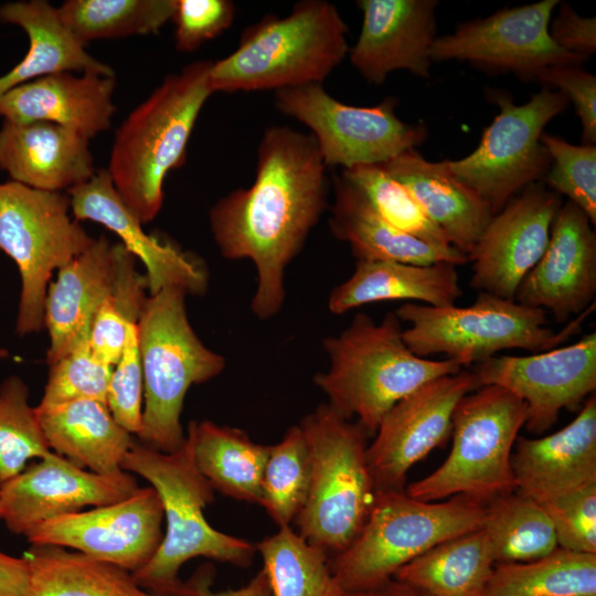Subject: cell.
Masks as SVG:
<instances>
[{"instance_id":"obj_1","label":"cell","mask_w":596,"mask_h":596,"mask_svg":"<svg viewBox=\"0 0 596 596\" xmlns=\"http://www.w3.org/2000/svg\"><path fill=\"white\" fill-rule=\"evenodd\" d=\"M327 166L312 135L287 126L266 128L256 175L210 210L214 242L226 259H248L257 272L251 308L267 320L286 298L285 272L329 207Z\"/></svg>"},{"instance_id":"obj_2","label":"cell","mask_w":596,"mask_h":596,"mask_svg":"<svg viewBox=\"0 0 596 596\" xmlns=\"http://www.w3.org/2000/svg\"><path fill=\"white\" fill-rule=\"evenodd\" d=\"M212 63L194 62L168 75L115 132L106 170L124 204L142 224L155 220L162 207L167 174L185 162L196 119L213 94Z\"/></svg>"},{"instance_id":"obj_3","label":"cell","mask_w":596,"mask_h":596,"mask_svg":"<svg viewBox=\"0 0 596 596\" xmlns=\"http://www.w3.org/2000/svg\"><path fill=\"white\" fill-rule=\"evenodd\" d=\"M395 312L376 323L356 313L338 336L323 340L330 365L313 376L328 404L348 419L356 418L374 435L385 414L401 400L437 377L465 368L451 359L433 360L415 355L403 340Z\"/></svg>"},{"instance_id":"obj_4","label":"cell","mask_w":596,"mask_h":596,"mask_svg":"<svg viewBox=\"0 0 596 596\" xmlns=\"http://www.w3.org/2000/svg\"><path fill=\"white\" fill-rule=\"evenodd\" d=\"M121 469L151 485L160 497L166 520V532L156 554L147 565L132 573L142 588L172 596L182 584L180 568L194 557L238 567L252 564L255 545L217 531L205 519L203 511L214 501V489L200 472L187 435L183 445L172 453L134 443Z\"/></svg>"},{"instance_id":"obj_5","label":"cell","mask_w":596,"mask_h":596,"mask_svg":"<svg viewBox=\"0 0 596 596\" xmlns=\"http://www.w3.org/2000/svg\"><path fill=\"white\" fill-rule=\"evenodd\" d=\"M348 26L334 4L296 2L286 17L267 14L244 29L236 50L213 62V93L284 89L320 83L349 53Z\"/></svg>"},{"instance_id":"obj_6","label":"cell","mask_w":596,"mask_h":596,"mask_svg":"<svg viewBox=\"0 0 596 596\" xmlns=\"http://www.w3.org/2000/svg\"><path fill=\"white\" fill-rule=\"evenodd\" d=\"M187 295L178 287L149 295L136 324L145 398L138 437L162 453L178 450L185 440L181 413L188 390L217 376L226 364L190 324Z\"/></svg>"},{"instance_id":"obj_7","label":"cell","mask_w":596,"mask_h":596,"mask_svg":"<svg viewBox=\"0 0 596 596\" xmlns=\"http://www.w3.org/2000/svg\"><path fill=\"white\" fill-rule=\"evenodd\" d=\"M311 456L307 500L295 520L299 535L330 557L363 528L375 499L366 430L320 404L300 422Z\"/></svg>"},{"instance_id":"obj_8","label":"cell","mask_w":596,"mask_h":596,"mask_svg":"<svg viewBox=\"0 0 596 596\" xmlns=\"http://www.w3.org/2000/svg\"><path fill=\"white\" fill-rule=\"evenodd\" d=\"M595 304L561 330L547 326L546 311L480 291L468 306L433 307L406 302L395 310L406 347L417 356L444 354L464 366L478 363L502 350L534 353L560 347L581 330Z\"/></svg>"},{"instance_id":"obj_9","label":"cell","mask_w":596,"mask_h":596,"mask_svg":"<svg viewBox=\"0 0 596 596\" xmlns=\"http://www.w3.org/2000/svg\"><path fill=\"white\" fill-rule=\"evenodd\" d=\"M485 504L462 494L427 502L405 490L376 492L358 536L330 557L331 570L344 592L376 587L433 546L479 530Z\"/></svg>"},{"instance_id":"obj_10","label":"cell","mask_w":596,"mask_h":596,"mask_svg":"<svg viewBox=\"0 0 596 596\" xmlns=\"http://www.w3.org/2000/svg\"><path fill=\"white\" fill-rule=\"evenodd\" d=\"M526 421L523 401L497 385L465 395L453 414V446L446 460L412 482L406 493L434 502L462 494L482 503L515 491L513 446Z\"/></svg>"},{"instance_id":"obj_11","label":"cell","mask_w":596,"mask_h":596,"mask_svg":"<svg viewBox=\"0 0 596 596\" xmlns=\"http://www.w3.org/2000/svg\"><path fill=\"white\" fill-rule=\"evenodd\" d=\"M70 196L12 180L0 183V252L17 265L21 279L15 332L44 328L49 281L88 248L94 237L70 216Z\"/></svg>"},{"instance_id":"obj_12","label":"cell","mask_w":596,"mask_h":596,"mask_svg":"<svg viewBox=\"0 0 596 596\" xmlns=\"http://www.w3.org/2000/svg\"><path fill=\"white\" fill-rule=\"evenodd\" d=\"M499 113L477 148L459 160H445L449 172L477 193L493 214L518 192L542 181L551 158L541 141L545 126L568 106L560 91L544 87L522 104L493 94Z\"/></svg>"},{"instance_id":"obj_13","label":"cell","mask_w":596,"mask_h":596,"mask_svg":"<svg viewBox=\"0 0 596 596\" xmlns=\"http://www.w3.org/2000/svg\"><path fill=\"white\" fill-rule=\"evenodd\" d=\"M277 109L311 130L327 167L382 164L415 149L427 137L423 123L406 124L395 113L397 99L353 106L332 97L320 83L276 91Z\"/></svg>"},{"instance_id":"obj_14","label":"cell","mask_w":596,"mask_h":596,"mask_svg":"<svg viewBox=\"0 0 596 596\" xmlns=\"http://www.w3.org/2000/svg\"><path fill=\"white\" fill-rule=\"evenodd\" d=\"M558 0L501 9L483 19L458 25L437 36L430 47L432 62L466 61L491 72H512L532 79L551 66L579 64L586 60L557 46L549 33Z\"/></svg>"},{"instance_id":"obj_15","label":"cell","mask_w":596,"mask_h":596,"mask_svg":"<svg viewBox=\"0 0 596 596\" xmlns=\"http://www.w3.org/2000/svg\"><path fill=\"white\" fill-rule=\"evenodd\" d=\"M479 387L462 369L425 383L385 414L366 448L376 492L405 490L408 470L449 438L457 404Z\"/></svg>"},{"instance_id":"obj_16","label":"cell","mask_w":596,"mask_h":596,"mask_svg":"<svg viewBox=\"0 0 596 596\" xmlns=\"http://www.w3.org/2000/svg\"><path fill=\"white\" fill-rule=\"evenodd\" d=\"M471 372L480 387L497 385L523 401L526 429L543 433L563 408H575L595 394L596 332L531 355L491 356L475 363Z\"/></svg>"},{"instance_id":"obj_17","label":"cell","mask_w":596,"mask_h":596,"mask_svg":"<svg viewBox=\"0 0 596 596\" xmlns=\"http://www.w3.org/2000/svg\"><path fill=\"white\" fill-rule=\"evenodd\" d=\"M162 522V503L150 486L121 501L51 519L25 538L31 545L72 549L135 573L159 549Z\"/></svg>"},{"instance_id":"obj_18","label":"cell","mask_w":596,"mask_h":596,"mask_svg":"<svg viewBox=\"0 0 596 596\" xmlns=\"http://www.w3.org/2000/svg\"><path fill=\"white\" fill-rule=\"evenodd\" d=\"M562 204L560 195L542 183L531 184L511 198L491 217L468 255L471 287L515 300L522 280L547 247Z\"/></svg>"},{"instance_id":"obj_19","label":"cell","mask_w":596,"mask_h":596,"mask_svg":"<svg viewBox=\"0 0 596 596\" xmlns=\"http://www.w3.org/2000/svg\"><path fill=\"white\" fill-rule=\"evenodd\" d=\"M138 489L130 472L96 473L52 451L0 486V521L26 536L51 519L121 501Z\"/></svg>"},{"instance_id":"obj_20","label":"cell","mask_w":596,"mask_h":596,"mask_svg":"<svg viewBox=\"0 0 596 596\" xmlns=\"http://www.w3.org/2000/svg\"><path fill=\"white\" fill-rule=\"evenodd\" d=\"M574 203L561 205L547 247L515 295L520 304L549 310L558 322L595 304L596 234Z\"/></svg>"},{"instance_id":"obj_21","label":"cell","mask_w":596,"mask_h":596,"mask_svg":"<svg viewBox=\"0 0 596 596\" xmlns=\"http://www.w3.org/2000/svg\"><path fill=\"white\" fill-rule=\"evenodd\" d=\"M356 6L363 13L362 26L348 54L362 77L382 85L397 70L430 76L438 1L359 0Z\"/></svg>"},{"instance_id":"obj_22","label":"cell","mask_w":596,"mask_h":596,"mask_svg":"<svg viewBox=\"0 0 596 596\" xmlns=\"http://www.w3.org/2000/svg\"><path fill=\"white\" fill-rule=\"evenodd\" d=\"M76 221H92L114 232L120 243L146 268L148 291L178 287L188 295H202L209 277L203 264L173 244L147 234L142 223L119 198L106 169L97 170L86 182L66 191Z\"/></svg>"},{"instance_id":"obj_23","label":"cell","mask_w":596,"mask_h":596,"mask_svg":"<svg viewBox=\"0 0 596 596\" xmlns=\"http://www.w3.org/2000/svg\"><path fill=\"white\" fill-rule=\"evenodd\" d=\"M121 243L105 236L58 269L47 289L44 327L49 331L47 365L89 342V333L102 304L114 292L126 253Z\"/></svg>"},{"instance_id":"obj_24","label":"cell","mask_w":596,"mask_h":596,"mask_svg":"<svg viewBox=\"0 0 596 596\" xmlns=\"http://www.w3.org/2000/svg\"><path fill=\"white\" fill-rule=\"evenodd\" d=\"M512 470L519 493L543 503L596 482V396L560 430L541 437H518Z\"/></svg>"},{"instance_id":"obj_25","label":"cell","mask_w":596,"mask_h":596,"mask_svg":"<svg viewBox=\"0 0 596 596\" xmlns=\"http://www.w3.org/2000/svg\"><path fill=\"white\" fill-rule=\"evenodd\" d=\"M115 86V76L51 74L0 95V117L15 124L52 123L91 140L111 125Z\"/></svg>"},{"instance_id":"obj_26","label":"cell","mask_w":596,"mask_h":596,"mask_svg":"<svg viewBox=\"0 0 596 596\" xmlns=\"http://www.w3.org/2000/svg\"><path fill=\"white\" fill-rule=\"evenodd\" d=\"M0 169L26 187L67 191L95 173L89 140L66 127L45 121L0 127Z\"/></svg>"},{"instance_id":"obj_27","label":"cell","mask_w":596,"mask_h":596,"mask_svg":"<svg viewBox=\"0 0 596 596\" xmlns=\"http://www.w3.org/2000/svg\"><path fill=\"white\" fill-rule=\"evenodd\" d=\"M382 164L408 189L449 243L468 256L494 215L490 206L449 172L445 160L432 162L411 149Z\"/></svg>"},{"instance_id":"obj_28","label":"cell","mask_w":596,"mask_h":596,"mask_svg":"<svg viewBox=\"0 0 596 596\" xmlns=\"http://www.w3.org/2000/svg\"><path fill=\"white\" fill-rule=\"evenodd\" d=\"M0 22L22 29L29 39L24 57L0 76V95L51 74L73 72L115 76L113 68L91 55L46 0H20L0 6Z\"/></svg>"},{"instance_id":"obj_29","label":"cell","mask_w":596,"mask_h":596,"mask_svg":"<svg viewBox=\"0 0 596 596\" xmlns=\"http://www.w3.org/2000/svg\"><path fill=\"white\" fill-rule=\"evenodd\" d=\"M333 193L329 228L334 237L350 245L356 260L383 259L413 265L446 262L456 266L468 262V256L454 246H433L389 224L341 174L334 177Z\"/></svg>"},{"instance_id":"obj_30","label":"cell","mask_w":596,"mask_h":596,"mask_svg":"<svg viewBox=\"0 0 596 596\" xmlns=\"http://www.w3.org/2000/svg\"><path fill=\"white\" fill-rule=\"evenodd\" d=\"M457 266L440 262L413 265L395 260H356L354 272L328 299L333 315L385 300H417L433 307L453 306L462 296Z\"/></svg>"},{"instance_id":"obj_31","label":"cell","mask_w":596,"mask_h":596,"mask_svg":"<svg viewBox=\"0 0 596 596\" xmlns=\"http://www.w3.org/2000/svg\"><path fill=\"white\" fill-rule=\"evenodd\" d=\"M35 412L51 450L96 473L123 470L121 462L135 441L114 419L106 403L75 400L36 405Z\"/></svg>"},{"instance_id":"obj_32","label":"cell","mask_w":596,"mask_h":596,"mask_svg":"<svg viewBox=\"0 0 596 596\" xmlns=\"http://www.w3.org/2000/svg\"><path fill=\"white\" fill-rule=\"evenodd\" d=\"M194 461L214 490L238 501L259 504L269 446L246 432L211 421L190 422Z\"/></svg>"},{"instance_id":"obj_33","label":"cell","mask_w":596,"mask_h":596,"mask_svg":"<svg viewBox=\"0 0 596 596\" xmlns=\"http://www.w3.org/2000/svg\"><path fill=\"white\" fill-rule=\"evenodd\" d=\"M28 596H166L142 588L131 572L56 545H31Z\"/></svg>"},{"instance_id":"obj_34","label":"cell","mask_w":596,"mask_h":596,"mask_svg":"<svg viewBox=\"0 0 596 596\" xmlns=\"http://www.w3.org/2000/svg\"><path fill=\"white\" fill-rule=\"evenodd\" d=\"M494 565L487 536L479 529L433 546L393 577L427 596H482Z\"/></svg>"},{"instance_id":"obj_35","label":"cell","mask_w":596,"mask_h":596,"mask_svg":"<svg viewBox=\"0 0 596 596\" xmlns=\"http://www.w3.org/2000/svg\"><path fill=\"white\" fill-rule=\"evenodd\" d=\"M482 596H596V554L557 547L534 561L497 563Z\"/></svg>"},{"instance_id":"obj_36","label":"cell","mask_w":596,"mask_h":596,"mask_svg":"<svg viewBox=\"0 0 596 596\" xmlns=\"http://www.w3.org/2000/svg\"><path fill=\"white\" fill-rule=\"evenodd\" d=\"M480 529L496 564L534 561L558 547L544 508L518 491L488 501Z\"/></svg>"},{"instance_id":"obj_37","label":"cell","mask_w":596,"mask_h":596,"mask_svg":"<svg viewBox=\"0 0 596 596\" xmlns=\"http://www.w3.org/2000/svg\"><path fill=\"white\" fill-rule=\"evenodd\" d=\"M263 558L273 596H343L330 556L290 526L255 545Z\"/></svg>"},{"instance_id":"obj_38","label":"cell","mask_w":596,"mask_h":596,"mask_svg":"<svg viewBox=\"0 0 596 596\" xmlns=\"http://www.w3.org/2000/svg\"><path fill=\"white\" fill-rule=\"evenodd\" d=\"M175 0H67L58 12L77 39L89 41L158 33L172 19Z\"/></svg>"},{"instance_id":"obj_39","label":"cell","mask_w":596,"mask_h":596,"mask_svg":"<svg viewBox=\"0 0 596 596\" xmlns=\"http://www.w3.org/2000/svg\"><path fill=\"white\" fill-rule=\"evenodd\" d=\"M311 479V456L300 425L269 446L262 481L263 507L279 526H290L301 511Z\"/></svg>"},{"instance_id":"obj_40","label":"cell","mask_w":596,"mask_h":596,"mask_svg":"<svg viewBox=\"0 0 596 596\" xmlns=\"http://www.w3.org/2000/svg\"><path fill=\"white\" fill-rule=\"evenodd\" d=\"M341 175L359 189L375 211L395 228L433 246H453L408 189L392 177L383 164L354 166L342 169Z\"/></svg>"},{"instance_id":"obj_41","label":"cell","mask_w":596,"mask_h":596,"mask_svg":"<svg viewBox=\"0 0 596 596\" xmlns=\"http://www.w3.org/2000/svg\"><path fill=\"white\" fill-rule=\"evenodd\" d=\"M52 451L29 404L28 385L10 375L0 384V486L23 471L28 460Z\"/></svg>"},{"instance_id":"obj_42","label":"cell","mask_w":596,"mask_h":596,"mask_svg":"<svg viewBox=\"0 0 596 596\" xmlns=\"http://www.w3.org/2000/svg\"><path fill=\"white\" fill-rule=\"evenodd\" d=\"M148 290L147 279L136 269L135 256L126 251L114 292L102 304L93 320L89 348L105 364L114 368L124 351L128 327L138 322Z\"/></svg>"},{"instance_id":"obj_43","label":"cell","mask_w":596,"mask_h":596,"mask_svg":"<svg viewBox=\"0 0 596 596\" xmlns=\"http://www.w3.org/2000/svg\"><path fill=\"white\" fill-rule=\"evenodd\" d=\"M541 141L551 158L543 180L554 193L567 196L596 225V146L573 145L550 134Z\"/></svg>"},{"instance_id":"obj_44","label":"cell","mask_w":596,"mask_h":596,"mask_svg":"<svg viewBox=\"0 0 596 596\" xmlns=\"http://www.w3.org/2000/svg\"><path fill=\"white\" fill-rule=\"evenodd\" d=\"M113 368L99 361L83 343L50 365L47 382L39 406L75 400L106 403ZM107 404V403H106Z\"/></svg>"},{"instance_id":"obj_45","label":"cell","mask_w":596,"mask_h":596,"mask_svg":"<svg viewBox=\"0 0 596 596\" xmlns=\"http://www.w3.org/2000/svg\"><path fill=\"white\" fill-rule=\"evenodd\" d=\"M540 504L552 521L558 547L596 554V482Z\"/></svg>"},{"instance_id":"obj_46","label":"cell","mask_w":596,"mask_h":596,"mask_svg":"<svg viewBox=\"0 0 596 596\" xmlns=\"http://www.w3.org/2000/svg\"><path fill=\"white\" fill-rule=\"evenodd\" d=\"M143 379L136 323H130L124 351L113 368L106 403L114 419L129 434L142 428Z\"/></svg>"},{"instance_id":"obj_47","label":"cell","mask_w":596,"mask_h":596,"mask_svg":"<svg viewBox=\"0 0 596 596\" xmlns=\"http://www.w3.org/2000/svg\"><path fill=\"white\" fill-rule=\"evenodd\" d=\"M231 0H175L171 21L175 25V49L193 52L227 30L235 18Z\"/></svg>"},{"instance_id":"obj_48","label":"cell","mask_w":596,"mask_h":596,"mask_svg":"<svg viewBox=\"0 0 596 596\" xmlns=\"http://www.w3.org/2000/svg\"><path fill=\"white\" fill-rule=\"evenodd\" d=\"M534 81L563 93L574 104L584 145L596 143V76L579 64H562L541 71Z\"/></svg>"},{"instance_id":"obj_49","label":"cell","mask_w":596,"mask_h":596,"mask_svg":"<svg viewBox=\"0 0 596 596\" xmlns=\"http://www.w3.org/2000/svg\"><path fill=\"white\" fill-rule=\"evenodd\" d=\"M549 33L557 46L584 60L596 52V19L579 15L568 3L558 4Z\"/></svg>"},{"instance_id":"obj_50","label":"cell","mask_w":596,"mask_h":596,"mask_svg":"<svg viewBox=\"0 0 596 596\" xmlns=\"http://www.w3.org/2000/svg\"><path fill=\"white\" fill-rule=\"evenodd\" d=\"M215 570L204 565L180 587L172 596H273L266 571L262 567L248 583L236 589L215 592L212 589Z\"/></svg>"},{"instance_id":"obj_51","label":"cell","mask_w":596,"mask_h":596,"mask_svg":"<svg viewBox=\"0 0 596 596\" xmlns=\"http://www.w3.org/2000/svg\"><path fill=\"white\" fill-rule=\"evenodd\" d=\"M30 570L26 560L0 551V596H28Z\"/></svg>"},{"instance_id":"obj_52","label":"cell","mask_w":596,"mask_h":596,"mask_svg":"<svg viewBox=\"0 0 596 596\" xmlns=\"http://www.w3.org/2000/svg\"><path fill=\"white\" fill-rule=\"evenodd\" d=\"M343 596H427L411 585L396 578L369 589L345 592Z\"/></svg>"},{"instance_id":"obj_53","label":"cell","mask_w":596,"mask_h":596,"mask_svg":"<svg viewBox=\"0 0 596 596\" xmlns=\"http://www.w3.org/2000/svg\"><path fill=\"white\" fill-rule=\"evenodd\" d=\"M8 355V351L6 349H0V359L6 358Z\"/></svg>"}]
</instances>
